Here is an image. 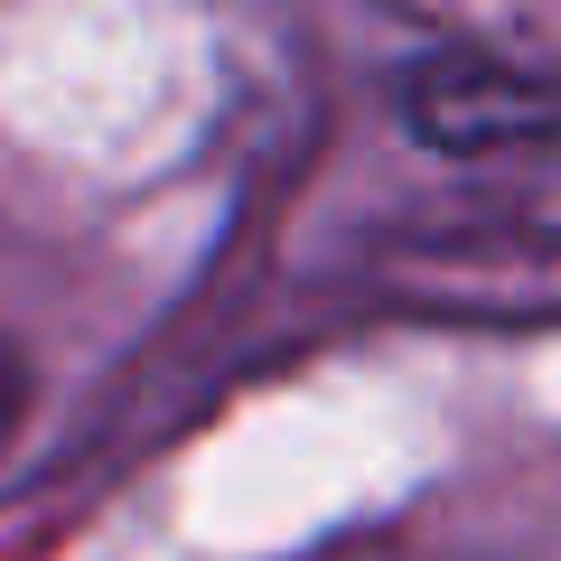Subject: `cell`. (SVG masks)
<instances>
[{"mask_svg":"<svg viewBox=\"0 0 561 561\" xmlns=\"http://www.w3.org/2000/svg\"><path fill=\"white\" fill-rule=\"evenodd\" d=\"M20 402H28V375H20V356H10V337H0V440H10Z\"/></svg>","mask_w":561,"mask_h":561,"instance_id":"6da1fadb","label":"cell"}]
</instances>
